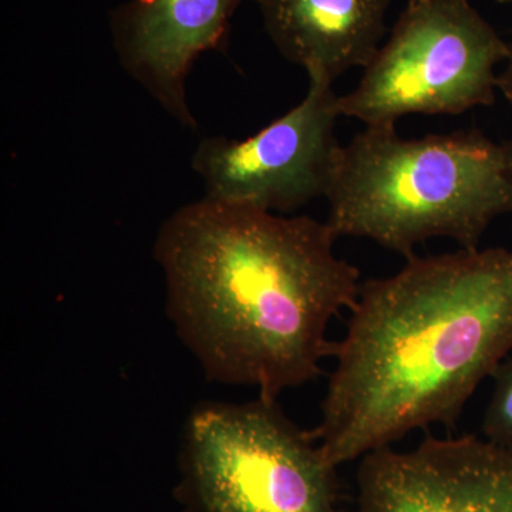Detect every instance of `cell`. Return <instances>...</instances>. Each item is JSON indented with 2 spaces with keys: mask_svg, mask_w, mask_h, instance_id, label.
Masks as SVG:
<instances>
[{
  "mask_svg": "<svg viewBox=\"0 0 512 512\" xmlns=\"http://www.w3.org/2000/svg\"><path fill=\"white\" fill-rule=\"evenodd\" d=\"M309 77L305 99L245 140L208 137L191 158L208 200L288 214L326 197L340 144L339 96Z\"/></svg>",
  "mask_w": 512,
  "mask_h": 512,
  "instance_id": "8992f818",
  "label": "cell"
},
{
  "mask_svg": "<svg viewBox=\"0 0 512 512\" xmlns=\"http://www.w3.org/2000/svg\"><path fill=\"white\" fill-rule=\"evenodd\" d=\"M510 45L468 0L407 2L352 92L339 97L340 116L365 127H396L410 114L457 116L491 106L498 64Z\"/></svg>",
  "mask_w": 512,
  "mask_h": 512,
  "instance_id": "5b68a950",
  "label": "cell"
},
{
  "mask_svg": "<svg viewBox=\"0 0 512 512\" xmlns=\"http://www.w3.org/2000/svg\"><path fill=\"white\" fill-rule=\"evenodd\" d=\"M407 2H419V0H407Z\"/></svg>",
  "mask_w": 512,
  "mask_h": 512,
  "instance_id": "4fadbf2b",
  "label": "cell"
},
{
  "mask_svg": "<svg viewBox=\"0 0 512 512\" xmlns=\"http://www.w3.org/2000/svg\"><path fill=\"white\" fill-rule=\"evenodd\" d=\"M494 390L485 410L484 439L512 448V353L494 372Z\"/></svg>",
  "mask_w": 512,
  "mask_h": 512,
  "instance_id": "30bf717a",
  "label": "cell"
},
{
  "mask_svg": "<svg viewBox=\"0 0 512 512\" xmlns=\"http://www.w3.org/2000/svg\"><path fill=\"white\" fill-rule=\"evenodd\" d=\"M338 467L276 400L201 403L185 424L188 512H342Z\"/></svg>",
  "mask_w": 512,
  "mask_h": 512,
  "instance_id": "277c9868",
  "label": "cell"
},
{
  "mask_svg": "<svg viewBox=\"0 0 512 512\" xmlns=\"http://www.w3.org/2000/svg\"><path fill=\"white\" fill-rule=\"evenodd\" d=\"M242 0H127L110 13L113 45L123 69L165 113L195 130L187 79L198 57L224 52Z\"/></svg>",
  "mask_w": 512,
  "mask_h": 512,
  "instance_id": "ba28073f",
  "label": "cell"
},
{
  "mask_svg": "<svg viewBox=\"0 0 512 512\" xmlns=\"http://www.w3.org/2000/svg\"><path fill=\"white\" fill-rule=\"evenodd\" d=\"M336 239L328 222L208 198L165 220L154 242L165 311L208 380L276 400L322 373L330 322L362 288Z\"/></svg>",
  "mask_w": 512,
  "mask_h": 512,
  "instance_id": "6da1fadb",
  "label": "cell"
},
{
  "mask_svg": "<svg viewBox=\"0 0 512 512\" xmlns=\"http://www.w3.org/2000/svg\"><path fill=\"white\" fill-rule=\"evenodd\" d=\"M500 3H512V0H497Z\"/></svg>",
  "mask_w": 512,
  "mask_h": 512,
  "instance_id": "7c38bea8",
  "label": "cell"
},
{
  "mask_svg": "<svg viewBox=\"0 0 512 512\" xmlns=\"http://www.w3.org/2000/svg\"><path fill=\"white\" fill-rule=\"evenodd\" d=\"M390 0H259L269 39L309 77L332 83L372 62Z\"/></svg>",
  "mask_w": 512,
  "mask_h": 512,
  "instance_id": "9c48e42d",
  "label": "cell"
},
{
  "mask_svg": "<svg viewBox=\"0 0 512 512\" xmlns=\"http://www.w3.org/2000/svg\"><path fill=\"white\" fill-rule=\"evenodd\" d=\"M312 431L332 466L458 417L512 353V251L412 256L362 285Z\"/></svg>",
  "mask_w": 512,
  "mask_h": 512,
  "instance_id": "7a4b0ae2",
  "label": "cell"
},
{
  "mask_svg": "<svg viewBox=\"0 0 512 512\" xmlns=\"http://www.w3.org/2000/svg\"><path fill=\"white\" fill-rule=\"evenodd\" d=\"M326 198L338 238L370 239L406 259L433 238L478 248L493 221L512 214V140L365 127L340 147Z\"/></svg>",
  "mask_w": 512,
  "mask_h": 512,
  "instance_id": "3957f363",
  "label": "cell"
},
{
  "mask_svg": "<svg viewBox=\"0 0 512 512\" xmlns=\"http://www.w3.org/2000/svg\"><path fill=\"white\" fill-rule=\"evenodd\" d=\"M498 90L512 104V43L510 45V57L505 62V69L498 76Z\"/></svg>",
  "mask_w": 512,
  "mask_h": 512,
  "instance_id": "8fae6325",
  "label": "cell"
},
{
  "mask_svg": "<svg viewBox=\"0 0 512 512\" xmlns=\"http://www.w3.org/2000/svg\"><path fill=\"white\" fill-rule=\"evenodd\" d=\"M356 512H512V448L427 436L360 458Z\"/></svg>",
  "mask_w": 512,
  "mask_h": 512,
  "instance_id": "52a82bcc",
  "label": "cell"
}]
</instances>
